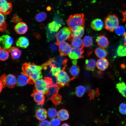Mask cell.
Wrapping results in <instances>:
<instances>
[{
	"mask_svg": "<svg viewBox=\"0 0 126 126\" xmlns=\"http://www.w3.org/2000/svg\"><path fill=\"white\" fill-rule=\"evenodd\" d=\"M23 73L27 75L33 83L42 77V66L36 65L33 63H24L22 67Z\"/></svg>",
	"mask_w": 126,
	"mask_h": 126,
	"instance_id": "6da1fadb",
	"label": "cell"
},
{
	"mask_svg": "<svg viewBox=\"0 0 126 126\" xmlns=\"http://www.w3.org/2000/svg\"><path fill=\"white\" fill-rule=\"evenodd\" d=\"M34 83L35 90L41 92L45 94H48L51 88L54 84L52 79L48 77L40 78Z\"/></svg>",
	"mask_w": 126,
	"mask_h": 126,
	"instance_id": "7a4b0ae2",
	"label": "cell"
},
{
	"mask_svg": "<svg viewBox=\"0 0 126 126\" xmlns=\"http://www.w3.org/2000/svg\"><path fill=\"white\" fill-rule=\"evenodd\" d=\"M84 15L77 14L71 15L67 21V24L70 29L78 26L84 27L85 24Z\"/></svg>",
	"mask_w": 126,
	"mask_h": 126,
	"instance_id": "3957f363",
	"label": "cell"
},
{
	"mask_svg": "<svg viewBox=\"0 0 126 126\" xmlns=\"http://www.w3.org/2000/svg\"><path fill=\"white\" fill-rule=\"evenodd\" d=\"M119 20L114 15H110L107 16L104 21L105 28L110 32H113L119 25Z\"/></svg>",
	"mask_w": 126,
	"mask_h": 126,
	"instance_id": "277c9868",
	"label": "cell"
},
{
	"mask_svg": "<svg viewBox=\"0 0 126 126\" xmlns=\"http://www.w3.org/2000/svg\"><path fill=\"white\" fill-rule=\"evenodd\" d=\"M56 38V44L58 46L60 43L68 40L71 38V32L70 29L67 27L62 28L55 35Z\"/></svg>",
	"mask_w": 126,
	"mask_h": 126,
	"instance_id": "5b68a950",
	"label": "cell"
},
{
	"mask_svg": "<svg viewBox=\"0 0 126 126\" xmlns=\"http://www.w3.org/2000/svg\"><path fill=\"white\" fill-rule=\"evenodd\" d=\"M64 70H62L60 71L55 76L57 83L61 87L65 85H69L70 81L73 80L72 78H70L67 73Z\"/></svg>",
	"mask_w": 126,
	"mask_h": 126,
	"instance_id": "8992f818",
	"label": "cell"
},
{
	"mask_svg": "<svg viewBox=\"0 0 126 126\" xmlns=\"http://www.w3.org/2000/svg\"><path fill=\"white\" fill-rule=\"evenodd\" d=\"M0 81L4 85H6L9 88L14 87L17 84V78L14 75L9 74L4 75L1 77Z\"/></svg>",
	"mask_w": 126,
	"mask_h": 126,
	"instance_id": "52a82bcc",
	"label": "cell"
},
{
	"mask_svg": "<svg viewBox=\"0 0 126 126\" xmlns=\"http://www.w3.org/2000/svg\"><path fill=\"white\" fill-rule=\"evenodd\" d=\"M51 62L55 66L57 67H60L62 70H64L66 66L68 60L61 56H59L55 58H51Z\"/></svg>",
	"mask_w": 126,
	"mask_h": 126,
	"instance_id": "ba28073f",
	"label": "cell"
},
{
	"mask_svg": "<svg viewBox=\"0 0 126 126\" xmlns=\"http://www.w3.org/2000/svg\"><path fill=\"white\" fill-rule=\"evenodd\" d=\"M58 46L60 55L62 56H66L69 55L72 49L71 46L65 42L60 43Z\"/></svg>",
	"mask_w": 126,
	"mask_h": 126,
	"instance_id": "9c48e42d",
	"label": "cell"
},
{
	"mask_svg": "<svg viewBox=\"0 0 126 126\" xmlns=\"http://www.w3.org/2000/svg\"><path fill=\"white\" fill-rule=\"evenodd\" d=\"M84 52L82 48H73L68 55L69 57L71 60H77L84 57L83 54Z\"/></svg>",
	"mask_w": 126,
	"mask_h": 126,
	"instance_id": "30bf717a",
	"label": "cell"
},
{
	"mask_svg": "<svg viewBox=\"0 0 126 126\" xmlns=\"http://www.w3.org/2000/svg\"><path fill=\"white\" fill-rule=\"evenodd\" d=\"M12 8V5L10 2L6 0H0V12L4 14H7L11 12Z\"/></svg>",
	"mask_w": 126,
	"mask_h": 126,
	"instance_id": "8fae6325",
	"label": "cell"
},
{
	"mask_svg": "<svg viewBox=\"0 0 126 126\" xmlns=\"http://www.w3.org/2000/svg\"><path fill=\"white\" fill-rule=\"evenodd\" d=\"M0 43L2 47L5 49H7L11 46L14 42L12 37L7 35H3L0 38Z\"/></svg>",
	"mask_w": 126,
	"mask_h": 126,
	"instance_id": "7c38bea8",
	"label": "cell"
},
{
	"mask_svg": "<svg viewBox=\"0 0 126 126\" xmlns=\"http://www.w3.org/2000/svg\"><path fill=\"white\" fill-rule=\"evenodd\" d=\"M33 83L29 77L23 73L19 75L17 78V84L18 86L23 87L29 84Z\"/></svg>",
	"mask_w": 126,
	"mask_h": 126,
	"instance_id": "4fadbf2b",
	"label": "cell"
},
{
	"mask_svg": "<svg viewBox=\"0 0 126 126\" xmlns=\"http://www.w3.org/2000/svg\"><path fill=\"white\" fill-rule=\"evenodd\" d=\"M44 94L40 91L35 90L32 94L35 101L39 105H42L45 101Z\"/></svg>",
	"mask_w": 126,
	"mask_h": 126,
	"instance_id": "5bb4252c",
	"label": "cell"
},
{
	"mask_svg": "<svg viewBox=\"0 0 126 126\" xmlns=\"http://www.w3.org/2000/svg\"><path fill=\"white\" fill-rule=\"evenodd\" d=\"M70 30L72 38H81L84 34V27L82 26L76 27Z\"/></svg>",
	"mask_w": 126,
	"mask_h": 126,
	"instance_id": "9a60e30c",
	"label": "cell"
},
{
	"mask_svg": "<svg viewBox=\"0 0 126 126\" xmlns=\"http://www.w3.org/2000/svg\"><path fill=\"white\" fill-rule=\"evenodd\" d=\"M16 32L19 34H25L27 32L28 27L27 24L23 22H20L17 23L14 27Z\"/></svg>",
	"mask_w": 126,
	"mask_h": 126,
	"instance_id": "2e32d148",
	"label": "cell"
},
{
	"mask_svg": "<svg viewBox=\"0 0 126 126\" xmlns=\"http://www.w3.org/2000/svg\"><path fill=\"white\" fill-rule=\"evenodd\" d=\"M96 42L98 45L102 48H106L109 45V42L108 38L105 35H102L97 36Z\"/></svg>",
	"mask_w": 126,
	"mask_h": 126,
	"instance_id": "e0dca14e",
	"label": "cell"
},
{
	"mask_svg": "<svg viewBox=\"0 0 126 126\" xmlns=\"http://www.w3.org/2000/svg\"><path fill=\"white\" fill-rule=\"evenodd\" d=\"M104 26V23L102 20L99 18L95 19L91 22V26L93 30L97 31L102 29Z\"/></svg>",
	"mask_w": 126,
	"mask_h": 126,
	"instance_id": "ac0fdd59",
	"label": "cell"
},
{
	"mask_svg": "<svg viewBox=\"0 0 126 126\" xmlns=\"http://www.w3.org/2000/svg\"><path fill=\"white\" fill-rule=\"evenodd\" d=\"M6 49L10 53L11 57L13 60L18 59L21 55V51L18 48L14 46L10 47Z\"/></svg>",
	"mask_w": 126,
	"mask_h": 126,
	"instance_id": "d6986e66",
	"label": "cell"
},
{
	"mask_svg": "<svg viewBox=\"0 0 126 126\" xmlns=\"http://www.w3.org/2000/svg\"><path fill=\"white\" fill-rule=\"evenodd\" d=\"M109 64L108 60L105 58L98 59L96 63L97 68L102 71L105 70L108 67Z\"/></svg>",
	"mask_w": 126,
	"mask_h": 126,
	"instance_id": "ffe728a7",
	"label": "cell"
},
{
	"mask_svg": "<svg viewBox=\"0 0 126 126\" xmlns=\"http://www.w3.org/2000/svg\"><path fill=\"white\" fill-rule=\"evenodd\" d=\"M47 111L45 108H40L36 111L35 114L36 118L40 121L45 120L47 118Z\"/></svg>",
	"mask_w": 126,
	"mask_h": 126,
	"instance_id": "44dd1931",
	"label": "cell"
},
{
	"mask_svg": "<svg viewBox=\"0 0 126 126\" xmlns=\"http://www.w3.org/2000/svg\"><path fill=\"white\" fill-rule=\"evenodd\" d=\"M16 46L19 47L26 48L29 46V42L28 39L24 36H21L17 40L16 43Z\"/></svg>",
	"mask_w": 126,
	"mask_h": 126,
	"instance_id": "7402d4cb",
	"label": "cell"
},
{
	"mask_svg": "<svg viewBox=\"0 0 126 126\" xmlns=\"http://www.w3.org/2000/svg\"><path fill=\"white\" fill-rule=\"evenodd\" d=\"M68 40L71 41V45L74 48H83L84 47L83 41L80 38H71Z\"/></svg>",
	"mask_w": 126,
	"mask_h": 126,
	"instance_id": "603a6c76",
	"label": "cell"
},
{
	"mask_svg": "<svg viewBox=\"0 0 126 126\" xmlns=\"http://www.w3.org/2000/svg\"><path fill=\"white\" fill-rule=\"evenodd\" d=\"M62 25L55 21L49 23L48 27L49 31L51 32H56L61 27Z\"/></svg>",
	"mask_w": 126,
	"mask_h": 126,
	"instance_id": "cb8c5ba5",
	"label": "cell"
},
{
	"mask_svg": "<svg viewBox=\"0 0 126 126\" xmlns=\"http://www.w3.org/2000/svg\"><path fill=\"white\" fill-rule=\"evenodd\" d=\"M58 118L61 121H64L68 119L69 118L68 111L66 110L63 109L60 110L57 113Z\"/></svg>",
	"mask_w": 126,
	"mask_h": 126,
	"instance_id": "d4e9b609",
	"label": "cell"
},
{
	"mask_svg": "<svg viewBox=\"0 0 126 126\" xmlns=\"http://www.w3.org/2000/svg\"><path fill=\"white\" fill-rule=\"evenodd\" d=\"M94 52L96 56L100 59L104 58L108 55L107 50L101 47L97 48L95 50Z\"/></svg>",
	"mask_w": 126,
	"mask_h": 126,
	"instance_id": "484cf974",
	"label": "cell"
},
{
	"mask_svg": "<svg viewBox=\"0 0 126 126\" xmlns=\"http://www.w3.org/2000/svg\"><path fill=\"white\" fill-rule=\"evenodd\" d=\"M116 88L123 97L126 98V84L125 82H119L116 85Z\"/></svg>",
	"mask_w": 126,
	"mask_h": 126,
	"instance_id": "4316f807",
	"label": "cell"
},
{
	"mask_svg": "<svg viewBox=\"0 0 126 126\" xmlns=\"http://www.w3.org/2000/svg\"><path fill=\"white\" fill-rule=\"evenodd\" d=\"M96 61L93 59L86 60L85 62L86 69L89 71H93L95 67Z\"/></svg>",
	"mask_w": 126,
	"mask_h": 126,
	"instance_id": "83f0119b",
	"label": "cell"
},
{
	"mask_svg": "<svg viewBox=\"0 0 126 126\" xmlns=\"http://www.w3.org/2000/svg\"><path fill=\"white\" fill-rule=\"evenodd\" d=\"M69 72L73 77V79L77 77L80 72V68L79 66L77 65H72L70 68L69 70Z\"/></svg>",
	"mask_w": 126,
	"mask_h": 126,
	"instance_id": "f1b7e54d",
	"label": "cell"
},
{
	"mask_svg": "<svg viewBox=\"0 0 126 126\" xmlns=\"http://www.w3.org/2000/svg\"><path fill=\"white\" fill-rule=\"evenodd\" d=\"M117 54L119 57L126 56V46L121 44L119 45L117 50Z\"/></svg>",
	"mask_w": 126,
	"mask_h": 126,
	"instance_id": "f546056e",
	"label": "cell"
},
{
	"mask_svg": "<svg viewBox=\"0 0 126 126\" xmlns=\"http://www.w3.org/2000/svg\"><path fill=\"white\" fill-rule=\"evenodd\" d=\"M0 31L3 32L6 29L7 25L5 20L4 14L0 12Z\"/></svg>",
	"mask_w": 126,
	"mask_h": 126,
	"instance_id": "4dcf8cb0",
	"label": "cell"
},
{
	"mask_svg": "<svg viewBox=\"0 0 126 126\" xmlns=\"http://www.w3.org/2000/svg\"><path fill=\"white\" fill-rule=\"evenodd\" d=\"M83 42L84 46L90 47L92 45L93 40L91 37L89 36H86L83 38Z\"/></svg>",
	"mask_w": 126,
	"mask_h": 126,
	"instance_id": "1f68e13d",
	"label": "cell"
},
{
	"mask_svg": "<svg viewBox=\"0 0 126 126\" xmlns=\"http://www.w3.org/2000/svg\"><path fill=\"white\" fill-rule=\"evenodd\" d=\"M9 56V52L6 49L0 47V59L2 61H4L8 59Z\"/></svg>",
	"mask_w": 126,
	"mask_h": 126,
	"instance_id": "d6a6232c",
	"label": "cell"
},
{
	"mask_svg": "<svg viewBox=\"0 0 126 126\" xmlns=\"http://www.w3.org/2000/svg\"><path fill=\"white\" fill-rule=\"evenodd\" d=\"M85 91V88L83 86L80 85L76 88L75 93L77 96L81 97L83 95Z\"/></svg>",
	"mask_w": 126,
	"mask_h": 126,
	"instance_id": "836d02e7",
	"label": "cell"
},
{
	"mask_svg": "<svg viewBox=\"0 0 126 126\" xmlns=\"http://www.w3.org/2000/svg\"><path fill=\"white\" fill-rule=\"evenodd\" d=\"M46 14L44 12H41L37 13L35 15V18L38 22H42L44 21L47 18Z\"/></svg>",
	"mask_w": 126,
	"mask_h": 126,
	"instance_id": "e575fe53",
	"label": "cell"
},
{
	"mask_svg": "<svg viewBox=\"0 0 126 126\" xmlns=\"http://www.w3.org/2000/svg\"><path fill=\"white\" fill-rule=\"evenodd\" d=\"M57 112L56 109L54 108H49L47 111V114L50 118L52 119L57 116Z\"/></svg>",
	"mask_w": 126,
	"mask_h": 126,
	"instance_id": "d590c367",
	"label": "cell"
},
{
	"mask_svg": "<svg viewBox=\"0 0 126 126\" xmlns=\"http://www.w3.org/2000/svg\"><path fill=\"white\" fill-rule=\"evenodd\" d=\"M50 99L54 104L57 105L61 102L62 98L60 95L57 93L52 96L50 98Z\"/></svg>",
	"mask_w": 126,
	"mask_h": 126,
	"instance_id": "8d00e7d4",
	"label": "cell"
},
{
	"mask_svg": "<svg viewBox=\"0 0 126 126\" xmlns=\"http://www.w3.org/2000/svg\"><path fill=\"white\" fill-rule=\"evenodd\" d=\"M116 33L119 36L123 35L125 31L124 27L121 25H118L115 29Z\"/></svg>",
	"mask_w": 126,
	"mask_h": 126,
	"instance_id": "74e56055",
	"label": "cell"
},
{
	"mask_svg": "<svg viewBox=\"0 0 126 126\" xmlns=\"http://www.w3.org/2000/svg\"><path fill=\"white\" fill-rule=\"evenodd\" d=\"M50 67V72L53 76H56L61 70V68L60 67L53 66Z\"/></svg>",
	"mask_w": 126,
	"mask_h": 126,
	"instance_id": "f35d334b",
	"label": "cell"
},
{
	"mask_svg": "<svg viewBox=\"0 0 126 126\" xmlns=\"http://www.w3.org/2000/svg\"><path fill=\"white\" fill-rule=\"evenodd\" d=\"M61 122V120L59 119L56 118L52 119L50 122L51 126H59Z\"/></svg>",
	"mask_w": 126,
	"mask_h": 126,
	"instance_id": "ab89813d",
	"label": "cell"
},
{
	"mask_svg": "<svg viewBox=\"0 0 126 126\" xmlns=\"http://www.w3.org/2000/svg\"><path fill=\"white\" fill-rule=\"evenodd\" d=\"M119 109L121 113L126 115V104L124 103L121 104L119 106Z\"/></svg>",
	"mask_w": 126,
	"mask_h": 126,
	"instance_id": "60d3db41",
	"label": "cell"
},
{
	"mask_svg": "<svg viewBox=\"0 0 126 126\" xmlns=\"http://www.w3.org/2000/svg\"><path fill=\"white\" fill-rule=\"evenodd\" d=\"M50 122L49 121L44 120L39 122L38 126H50Z\"/></svg>",
	"mask_w": 126,
	"mask_h": 126,
	"instance_id": "b9f144b4",
	"label": "cell"
},
{
	"mask_svg": "<svg viewBox=\"0 0 126 126\" xmlns=\"http://www.w3.org/2000/svg\"><path fill=\"white\" fill-rule=\"evenodd\" d=\"M57 46L55 43H53L50 45V48L52 51L55 52L57 50Z\"/></svg>",
	"mask_w": 126,
	"mask_h": 126,
	"instance_id": "7bdbcfd3",
	"label": "cell"
},
{
	"mask_svg": "<svg viewBox=\"0 0 126 126\" xmlns=\"http://www.w3.org/2000/svg\"><path fill=\"white\" fill-rule=\"evenodd\" d=\"M13 22L15 23H18L21 21V19L17 17H14L12 19Z\"/></svg>",
	"mask_w": 126,
	"mask_h": 126,
	"instance_id": "ee69618b",
	"label": "cell"
},
{
	"mask_svg": "<svg viewBox=\"0 0 126 126\" xmlns=\"http://www.w3.org/2000/svg\"><path fill=\"white\" fill-rule=\"evenodd\" d=\"M123 35L124 37V42L125 45L126 46V32H125Z\"/></svg>",
	"mask_w": 126,
	"mask_h": 126,
	"instance_id": "f6af8a7d",
	"label": "cell"
},
{
	"mask_svg": "<svg viewBox=\"0 0 126 126\" xmlns=\"http://www.w3.org/2000/svg\"><path fill=\"white\" fill-rule=\"evenodd\" d=\"M72 63L74 65H76L77 63V61L76 60H73L72 61Z\"/></svg>",
	"mask_w": 126,
	"mask_h": 126,
	"instance_id": "bcb514c9",
	"label": "cell"
},
{
	"mask_svg": "<svg viewBox=\"0 0 126 126\" xmlns=\"http://www.w3.org/2000/svg\"><path fill=\"white\" fill-rule=\"evenodd\" d=\"M61 126H69L66 123H64L63 124H62V125H61Z\"/></svg>",
	"mask_w": 126,
	"mask_h": 126,
	"instance_id": "7dc6e473",
	"label": "cell"
}]
</instances>
